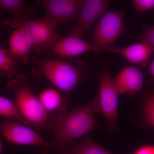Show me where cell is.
I'll return each mask as SVG.
<instances>
[{
    "label": "cell",
    "mask_w": 154,
    "mask_h": 154,
    "mask_svg": "<svg viewBox=\"0 0 154 154\" xmlns=\"http://www.w3.org/2000/svg\"><path fill=\"white\" fill-rule=\"evenodd\" d=\"M98 95L91 102L63 114H52L45 131L53 132L45 154L60 152L75 144V140L99 128L94 115L100 113Z\"/></svg>",
    "instance_id": "cell-1"
},
{
    "label": "cell",
    "mask_w": 154,
    "mask_h": 154,
    "mask_svg": "<svg viewBox=\"0 0 154 154\" xmlns=\"http://www.w3.org/2000/svg\"><path fill=\"white\" fill-rule=\"evenodd\" d=\"M31 73L36 78L44 77L59 89L69 93L74 89L87 73L85 64L81 60L64 61L50 57L33 58Z\"/></svg>",
    "instance_id": "cell-2"
},
{
    "label": "cell",
    "mask_w": 154,
    "mask_h": 154,
    "mask_svg": "<svg viewBox=\"0 0 154 154\" xmlns=\"http://www.w3.org/2000/svg\"><path fill=\"white\" fill-rule=\"evenodd\" d=\"M29 84L27 77L18 74L6 88L14 94L16 105L30 125L38 130L45 131L51 114L45 110Z\"/></svg>",
    "instance_id": "cell-3"
},
{
    "label": "cell",
    "mask_w": 154,
    "mask_h": 154,
    "mask_svg": "<svg viewBox=\"0 0 154 154\" xmlns=\"http://www.w3.org/2000/svg\"><path fill=\"white\" fill-rule=\"evenodd\" d=\"M4 23L24 31L31 42L33 49L38 53L49 52L62 38L57 31L58 24L47 15L34 20L6 19Z\"/></svg>",
    "instance_id": "cell-4"
},
{
    "label": "cell",
    "mask_w": 154,
    "mask_h": 154,
    "mask_svg": "<svg viewBox=\"0 0 154 154\" xmlns=\"http://www.w3.org/2000/svg\"><path fill=\"white\" fill-rule=\"evenodd\" d=\"M124 12L113 10L105 12L100 17L93 34L92 44L99 52L113 46L124 31Z\"/></svg>",
    "instance_id": "cell-5"
},
{
    "label": "cell",
    "mask_w": 154,
    "mask_h": 154,
    "mask_svg": "<svg viewBox=\"0 0 154 154\" xmlns=\"http://www.w3.org/2000/svg\"><path fill=\"white\" fill-rule=\"evenodd\" d=\"M0 133L6 140L17 144L42 146L45 154L48 149L50 141L43 138L28 127L13 120L8 119L0 122Z\"/></svg>",
    "instance_id": "cell-6"
},
{
    "label": "cell",
    "mask_w": 154,
    "mask_h": 154,
    "mask_svg": "<svg viewBox=\"0 0 154 154\" xmlns=\"http://www.w3.org/2000/svg\"><path fill=\"white\" fill-rule=\"evenodd\" d=\"M109 74H102L99 78V98L100 113L103 114L107 124L114 127L117 122L118 99Z\"/></svg>",
    "instance_id": "cell-7"
},
{
    "label": "cell",
    "mask_w": 154,
    "mask_h": 154,
    "mask_svg": "<svg viewBox=\"0 0 154 154\" xmlns=\"http://www.w3.org/2000/svg\"><path fill=\"white\" fill-rule=\"evenodd\" d=\"M84 0H40L36 5L44 9L57 24L66 23L76 18Z\"/></svg>",
    "instance_id": "cell-8"
},
{
    "label": "cell",
    "mask_w": 154,
    "mask_h": 154,
    "mask_svg": "<svg viewBox=\"0 0 154 154\" xmlns=\"http://www.w3.org/2000/svg\"><path fill=\"white\" fill-rule=\"evenodd\" d=\"M110 2L108 0H86L77 17L71 33L82 37L105 13Z\"/></svg>",
    "instance_id": "cell-9"
},
{
    "label": "cell",
    "mask_w": 154,
    "mask_h": 154,
    "mask_svg": "<svg viewBox=\"0 0 154 154\" xmlns=\"http://www.w3.org/2000/svg\"><path fill=\"white\" fill-rule=\"evenodd\" d=\"M99 52L92 43L85 41L80 37L71 33L61 38L54 45L50 52L62 57H74L89 51Z\"/></svg>",
    "instance_id": "cell-10"
},
{
    "label": "cell",
    "mask_w": 154,
    "mask_h": 154,
    "mask_svg": "<svg viewBox=\"0 0 154 154\" xmlns=\"http://www.w3.org/2000/svg\"><path fill=\"white\" fill-rule=\"evenodd\" d=\"M143 81L142 72L134 66L125 67L112 79L113 85L118 94L139 92L142 89Z\"/></svg>",
    "instance_id": "cell-11"
},
{
    "label": "cell",
    "mask_w": 154,
    "mask_h": 154,
    "mask_svg": "<svg viewBox=\"0 0 154 154\" xmlns=\"http://www.w3.org/2000/svg\"><path fill=\"white\" fill-rule=\"evenodd\" d=\"M105 51L121 56L131 63L145 67L150 57L154 52V47L140 42L124 47L113 45Z\"/></svg>",
    "instance_id": "cell-12"
},
{
    "label": "cell",
    "mask_w": 154,
    "mask_h": 154,
    "mask_svg": "<svg viewBox=\"0 0 154 154\" xmlns=\"http://www.w3.org/2000/svg\"><path fill=\"white\" fill-rule=\"evenodd\" d=\"M33 49L27 34L20 29H15L9 39L8 54L15 61L27 64L30 60V51Z\"/></svg>",
    "instance_id": "cell-13"
},
{
    "label": "cell",
    "mask_w": 154,
    "mask_h": 154,
    "mask_svg": "<svg viewBox=\"0 0 154 154\" xmlns=\"http://www.w3.org/2000/svg\"><path fill=\"white\" fill-rule=\"evenodd\" d=\"M38 98L45 111L50 114L66 113L69 103L68 97L62 95L53 88H46L40 92Z\"/></svg>",
    "instance_id": "cell-14"
},
{
    "label": "cell",
    "mask_w": 154,
    "mask_h": 154,
    "mask_svg": "<svg viewBox=\"0 0 154 154\" xmlns=\"http://www.w3.org/2000/svg\"><path fill=\"white\" fill-rule=\"evenodd\" d=\"M59 154H112L86 135L79 143L74 144L59 152Z\"/></svg>",
    "instance_id": "cell-15"
},
{
    "label": "cell",
    "mask_w": 154,
    "mask_h": 154,
    "mask_svg": "<svg viewBox=\"0 0 154 154\" xmlns=\"http://www.w3.org/2000/svg\"><path fill=\"white\" fill-rule=\"evenodd\" d=\"M0 115L16 120L25 125L30 124L21 113L19 107L8 99L0 96Z\"/></svg>",
    "instance_id": "cell-16"
},
{
    "label": "cell",
    "mask_w": 154,
    "mask_h": 154,
    "mask_svg": "<svg viewBox=\"0 0 154 154\" xmlns=\"http://www.w3.org/2000/svg\"><path fill=\"white\" fill-rule=\"evenodd\" d=\"M18 62L12 59L7 50L0 47V76L11 78L18 75Z\"/></svg>",
    "instance_id": "cell-17"
},
{
    "label": "cell",
    "mask_w": 154,
    "mask_h": 154,
    "mask_svg": "<svg viewBox=\"0 0 154 154\" xmlns=\"http://www.w3.org/2000/svg\"><path fill=\"white\" fill-rule=\"evenodd\" d=\"M0 8L13 15V19H28L27 7L22 0H0Z\"/></svg>",
    "instance_id": "cell-18"
},
{
    "label": "cell",
    "mask_w": 154,
    "mask_h": 154,
    "mask_svg": "<svg viewBox=\"0 0 154 154\" xmlns=\"http://www.w3.org/2000/svg\"><path fill=\"white\" fill-rule=\"evenodd\" d=\"M143 113L146 122L154 128V94L150 96L145 102Z\"/></svg>",
    "instance_id": "cell-19"
},
{
    "label": "cell",
    "mask_w": 154,
    "mask_h": 154,
    "mask_svg": "<svg viewBox=\"0 0 154 154\" xmlns=\"http://www.w3.org/2000/svg\"><path fill=\"white\" fill-rule=\"evenodd\" d=\"M132 3L138 14L151 11L154 8V0H134Z\"/></svg>",
    "instance_id": "cell-20"
},
{
    "label": "cell",
    "mask_w": 154,
    "mask_h": 154,
    "mask_svg": "<svg viewBox=\"0 0 154 154\" xmlns=\"http://www.w3.org/2000/svg\"><path fill=\"white\" fill-rule=\"evenodd\" d=\"M140 42H145L154 47V25L146 27L140 36Z\"/></svg>",
    "instance_id": "cell-21"
},
{
    "label": "cell",
    "mask_w": 154,
    "mask_h": 154,
    "mask_svg": "<svg viewBox=\"0 0 154 154\" xmlns=\"http://www.w3.org/2000/svg\"><path fill=\"white\" fill-rule=\"evenodd\" d=\"M133 154H154V145L142 146L136 150Z\"/></svg>",
    "instance_id": "cell-22"
},
{
    "label": "cell",
    "mask_w": 154,
    "mask_h": 154,
    "mask_svg": "<svg viewBox=\"0 0 154 154\" xmlns=\"http://www.w3.org/2000/svg\"><path fill=\"white\" fill-rule=\"evenodd\" d=\"M149 71L154 79V59L152 61L149 67Z\"/></svg>",
    "instance_id": "cell-23"
},
{
    "label": "cell",
    "mask_w": 154,
    "mask_h": 154,
    "mask_svg": "<svg viewBox=\"0 0 154 154\" xmlns=\"http://www.w3.org/2000/svg\"><path fill=\"white\" fill-rule=\"evenodd\" d=\"M3 149V143H2V142L0 140V154H1V152H2V150Z\"/></svg>",
    "instance_id": "cell-24"
}]
</instances>
